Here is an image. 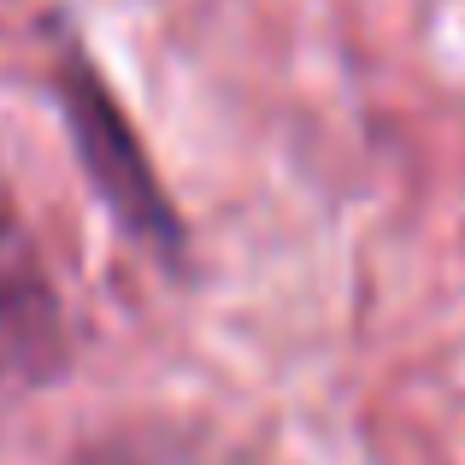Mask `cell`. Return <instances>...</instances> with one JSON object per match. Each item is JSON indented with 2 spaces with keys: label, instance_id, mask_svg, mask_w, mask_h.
Segmentation results:
<instances>
[{
  "label": "cell",
  "instance_id": "1",
  "mask_svg": "<svg viewBox=\"0 0 465 465\" xmlns=\"http://www.w3.org/2000/svg\"><path fill=\"white\" fill-rule=\"evenodd\" d=\"M47 35H54V101L65 113L71 148H77V165L89 177L94 201L113 213V224L124 230L136 248L159 253L165 265H183L189 253V230H183L177 201L165 194L148 148H142L130 113L118 106L113 83L101 77V65L89 59L77 24L71 18H47Z\"/></svg>",
  "mask_w": 465,
  "mask_h": 465
},
{
  "label": "cell",
  "instance_id": "2",
  "mask_svg": "<svg viewBox=\"0 0 465 465\" xmlns=\"http://www.w3.org/2000/svg\"><path fill=\"white\" fill-rule=\"evenodd\" d=\"M65 307L30 218L0 171V412L47 389L65 365Z\"/></svg>",
  "mask_w": 465,
  "mask_h": 465
}]
</instances>
